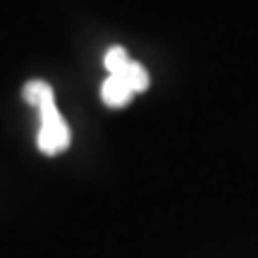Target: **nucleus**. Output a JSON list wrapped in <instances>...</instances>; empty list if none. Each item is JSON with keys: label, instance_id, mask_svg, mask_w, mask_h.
Returning a JSON list of instances; mask_svg holds the SVG:
<instances>
[{"label": "nucleus", "instance_id": "f03ea898", "mask_svg": "<svg viewBox=\"0 0 258 258\" xmlns=\"http://www.w3.org/2000/svg\"><path fill=\"white\" fill-rule=\"evenodd\" d=\"M24 101L36 105L38 117H41V127H38V151L43 156H57L67 151L70 146V127L62 120V115L55 105V93L46 82H29L24 86Z\"/></svg>", "mask_w": 258, "mask_h": 258}, {"label": "nucleus", "instance_id": "f257e3e1", "mask_svg": "<svg viewBox=\"0 0 258 258\" xmlns=\"http://www.w3.org/2000/svg\"><path fill=\"white\" fill-rule=\"evenodd\" d=\"M103 62L110 72L101 86V98L105 105L124 108L137 93L148 89V72L144 70V64L134 62L122 46H112L105 53Z\"/></svg>", "mask_w": 258, "mask_h": 258}]
</instances>
